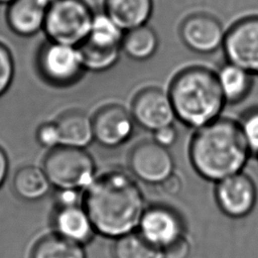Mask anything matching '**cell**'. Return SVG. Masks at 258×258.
I'll return each mask as SVG.
<instances>
[{
  "label": "cell",
  "instance_id": "13",
  "mask_svg": "<svg viewBox=\"0 0 258 258\" xmlns=\"http://www.w3.org/2000/svg\"><path fill=\"white\" fill-rule=\"evenodd\" d=\"M140 233L161 249L181 236L179 217L170 209L156 206L144 211L140 223Z\"/></svg>",
  "mask_w": 258,
  "mask_h": 258
},
{
  "label": "cell",
  "instance_id": "20",
  "mask_svg": "<svg viewBox=\"0 0 258 258\" xmlns=\"http://www.w3.org/2000/svg\"><path fill=\"white\" fill-rule=\"evenodd\" d=\"M122 51L138 61L147 60L157 50L158 37L147 24L125 31L122 40Z\"/></svg>",
  "mask_w": 258,
  "mask_h": 258
},
{
  "label": "cell",
  "instance_id": "4",
  "mask_svg": "<svg viewBox=\"0 0 258 258\" xmlns=\"http://www.w3.org/2000/svg\"><path fill=\"white\" fill-rule=\"evenodd\" d=\"M41 167L55 188L84 191L97 176L95 160L86 148L59 145L48 150Z\"/></svg>",
  "mask_w": 258,
  "mask_h": 258
},
{
  "label": "cell",
  "instance_id": "10",
  "mask_svg": "<svg viewBox=\"0 0 258 258\" xmlns=\"http://www.w3.org/2000/svg\"><path fill=\"white\" fill-rule=\"evenodd\" d=\"M183 43L198 53H212L223 46L225 31L222 23L208 12L189 14L180 24Z\"/></svg>",
  "mask_w": 258,
  "mask_h": 258
},
{
  "label": "cell",
  "instance_id": "8",
  "mask_svg": "<svg viewBox=\"0 0 258 258\" xmlns=\"http://www.w3.org/2000/svg\"><path fill=\"white\" fill-rule=\"evenodd\" d=\"M128 165L133 175L151 184H160L174 170V160L168 148L154 140L137 144L130 152Z\"/></svg>",
  "mask_w": 258,
  "mask_h": 258
},
{
  "label": "cell",
  "instance_id": "19",
  "mask_svg": "<svg viewBox=\"0 0 258 258\" xmlns=\"http://www.w3.org/2000/svg\"><path fill=\"white\" fill-rule=\"evenodd\" d=\"M12 186L20 199L37 201L48 192L51 183L42 167L27 164L21 166L15 172L12 179Z\"/></svg>",
  "mask_w": 258,
  "mask_h": 258
},
{
  "label": "cell",
  "instance_id": "28",
  "mask_svg": "<svg viewBox=\"0 0 258 258\" xmlns=\"http://www.w3.org/2000/svg\"><path fill=\"white\" fill-rule=\"evenodd\" d=\"M54 202L56 208L82 206L84 191L73 188H55Z\"/></svg>",
  "mask_w": 258,
  "mask_h": 258
},
{
  "label": "cell",
  "instance_id": "27",
  "mask_svg": "<svg viewBox=\"0 0 258 258\" xmlns=\"http://www.w3.org/2000/svg\"><path fill=\"white\" fill-rule=\"evenodd\" d=\"M35 139L40 146L48 150L61 145L60 134L55 121L41 123L35 131Z\"/></svg>",
  "mask_w": 258,
  "mask_h": 258
},
{
  "label": "cell",
  "instance_id": "33",
  "mask_svg": "<svg viewBox=\"0 0 258 258\" xmlns=\"http://www.w3.org/2000/svg\"><path fill=\"white\" fill-rule=\"evenodd\" d=\"M14 0H0V4H5V5H9L10 3H12Z\"/></svg>",
  "mask_w": 258,
  "mask_h": 258
},
{
  "label": "cell",
  "instance_id": "24",
  "mask_svg": "<svg viewBox=\"0 0 258 258\" xmlns=\"http://www.w3.org/2000/svg\"><path fill=\"white\" fill-rule=\"evenodd\" d=\"M125 31L104 11L95 12L88 37L90 42L105 47H121ZM85 39V40H86Z\"/></svg>",
  "mask_w": 258,
  "mask_h": 258
},
{
  "label": "cell",
  "instance_id": "22",
  "mask_svg": "<svg viewBox=\"0 0 258 258\" xmlns=\"http://www.w3.org/2000/svg\"><path fill=\"white\" fill-rule=\"evenodd\" d=\"M31 258H86V253L82 244L55 234L40 239Z\"/></svg>",
  "mask_w": 258,
  "mask_h": 258
},
{
  "label": "cell",
  "instance_id": "6",
  "mask_svg": "<svg viewBox=\"0 0 258 258\" xmlns=\"http://www.w3.org/2000/svg\"><path fill=\"white\" fill-rule=\"evenodd\" d=\"M36 68L44 82L58 88L76 84L86 72L78 46L50 40L40 45Z\"/></svg>",
  "mask_w": 258,
  "mask_h": 258
},
{
  "label": "cell",
  "instance_id": "17",
  "mask_svg": "<svg viewBox=\"0 0 258 258\" xmlns=\"http://www.w3.org/2000/svg\"><path fill=\"white\" fill-rule=\"evenodd\" d=\"M53 224L58 235L80 244L90 241L95 231L83 205L56 208Z\"/></svg>",
  "mask_w": 258,
  "mask_h": 258
},
{
  "label": "cell",
  "instance_id": "30",
  "mask_svg": "<svg viewBox=\"0 0 258 258\" xmlns=\"http://www.w3.org/2000/svg\"><path fill=\"white\" fill-rule=\"evenodd\" d=\"M177 136V130L173 124L161 127L153 132L154 141L165 148L172 146L176 142Z\"/></svg>",
  "mask_w": 258,
  "mask_h": 258
},
{
  "label": "cell",
  "instance_id": "26",
  "mask_svg": "<svg viewBox=\"0 0 258 258\" xmlns=\"http://www.w3.org/2000/svg\"><path fill=\"white\" fill-rule=\"evenodd\" d=\"M239 123L251 153L258 155V110L246 114Z\"/></svg>",
  "mask_w": 258,
  "mask_h": 258
},
{
  "label": "cell",
  "instance_id": "5",
  "mask_svg": "<svg viewBox=\"0 0 258 258\" xmlns=\"http://www.w3.org/2000/svg\"><path fill=\"white\" fill-rule=\"evenodd\" d=\"M94 15L86 0H54L47 9L42 30L47 40L79 46L90 33Z\"/></svg>",
  "mask_w": 258,
  "mask_h": 258
},
{
  "label": "cell",
  "instance_id": "16",
  "mask_svg": "<svg viewBox=\"0 0 258 258\" xmlns=\"http://www.w3.org/2000/svg\"><path fill=\"white\" fill-rule=\"evenodd\" d=\"M61 145L86 148L94 139L92 117L80 110L62 112L55 120Z\"/></svg>",
  "mask_w": 258,
  "mask_h": 258
},
{
  "label": "cell",
  "instance_id": "7",
  "mask_svg": "<svg viewBox=\"0 0 258 258\" xmlns=\"http://www.w3.org/2000/svg\"><path fill=\"white\" fill-rule=\"evenodd\" d=\"M223 50L228 62L258 74V14L235 22L226 32Z\"/></svg>",
  "mask_w": 258,
  "mask_h": 258
},
{
  "label": "cell",
  "instance_id": "3",
  "mask_svg": "<svg viewBox=\"0 0 258 258\" xmlns=\"http://www.w3.org/2000/svg\"><path fill=\"white\" fill-rule=\"evenodd\" d=\"M168 96L175 118L195 129L219 119L226 104L217 75L201 67L179 72L171 81Z\"/></svg>",
  "mask_w": 258,
  "mask_h": 258
},
{
  "label": "cell",
  "instance_id": "2",
  "mask_svg": "<svg viewBox=\"0 0 258 258\" xmlns=\"http://www.w3.org/2000/svg\"><path fill=\"white\" fill-rule=\"evenodd\" d=\"M250 154L240 123L227 118L197 129L188 148L194 169L214 182L242 172Z\"/></svg>",
  "mask_w": 258,
  "mask_h": 258
},
{
  "label": "cell",
  "instance_id": "15",
  "mask_svg": "<svg viewBox=\"0 0 258 258\" xmlns=\"http://www.w3.org/2000/svg\"><path fill=\"white\" fill-rule=\"evenodd\" d=\"M103 11L124 31L147 24L154 12L153 0H103Z\"/></svg>",
  "mask_w": 258,
  "mask_h": 258
},
{
  "label": "cell",
  "instance_id": "31",
  "mask_svg": "<svg viewBox=\"0 0 258 258\" xmlns=\"http://www.w3.org/2000/svg\"><path fill=\"white\" fill-rule=\"evenodd\" d=\"M162 190L169 196H176L182 188V181L178 175L174 172L166 177L160 184Z\"/></svg>",
  "mask_w": 258,
  "mask_h": 258
},
{
  "label": "cell",
  "instance_id": "21",
  "mask_svg": "<svg viewBox=\"0 0 258 258\" xmlns=\"http://www.w3.org/2000/svg\"><path fill=\"white\" fill-rule=\"evenodd\" d=\"M113 253L115 258H163L162 249L140 232H130L118 237Z\"/></svg>",
  "mask_w": 258,
  "mask_h": 258
},
{
  "label": "cell",
  "instance_id": "23",
  "mask_svg": "<svg viewBox=\"0 0 258 258\" xmlns=\"http://www.w3.org/2000/svg\"><path fill=\"white\" fill-rule=\"evenodd\" d=\"M86 71L101 73L113 68L122 52V47H105L84 40L78 46Z\"/></svg>",
  "mask_w": 258,
  "mask_h": 258
},
{
  "label": "cell",
  "instance_id": "25",
  "mask_svg": "<svg viewBox=\"0 0 258 258\" xmlns=\"http://www.w3.org/2000/svg\"><path fill=\"white\" fill-rule=\"evenodd\" d=\"M15 74V64L12 52L0 41V97L11 87Z\"/></svg>",
  "mask_w": 258,
  "mask_h": 258
},
{
  "label": "cell",
  "instance_id": "1",
  "mask_svg": "<svg viewBox=\"0 0 258 258\" xmlns=\"http://www.w3.org/2000/svg\"><path fill=\"white\" fill-rule=\"evenodd\" d=\"M83 207L95 231L118 238L139 226L145 211L144 197L127 173L108 170L95 177L84 190Z\"/></svg>",
  "mask_w": 258,
  "mask_h": 258
},
{
  "label": "cell",
  "instance_id": "12",
  "mask_svg": "<svg viewBox=\"0 0 258 258\" xmlns=\"http://www.w3.org/2000/svg\"><path fill=\"white\" fill-rule=\"evenodd\" d=\"M256 198L255 183L243 171L217 182V203L230 217L241 218L248 215L255 206Z\"/></svg>",
  "mask_w": 258,
  "mask_h": 258
},
{
  "label": "cell",
  "instance_id": "14",
  "mask_svg": "<svg viewBox=\"0 0 258 258\" xmlns=\"http://www.w3.org/2000/svg\"><path fill=\"white\" fill-rule=\"evenodd\" d=\"M54 0H14L7 5L6 21L17 35L30 37L43 29L47 9Z\"/></svg>",
  "mask_w": 258,
  "mask_h": 258
},
{
  "label": "cell",
  "instance_id": "18",
  "mask_svg": "<svg viewBox=\"0 0 258 258\" xmlns=\"http://www.w3.org/2000/svg\"><path fill=\"white\" fill-rule=\"evenodd\" d=\"M216 75L226 103L243 101L252 89L253 75L231 62L227 61Z\"/></svg>",
  "mask_w": 258,
  "mask_h": 258
},
{
  "label": "cell",
  "instance_id": "32",
  "mask_svg": "<svg viewBox=\"0 0 258 258\" xmlns=\"http://www.w3.org/2000/svg\"><path fill=\"white\" fill-rule=\"evenodd\" d=\"M9 171V158L3 147L0 146V187L5 182Z\"/></svg>",
  "mask_w": 258,
  "mask_h": 258
},
{
  "label": "cell",
  "instance_id": "29",
  "mask_svg": "<svg viewBox=\"0 0 258 258\" xmlns=\"http://www.w3.org/2000/svg\"><path fill=\"white\" fill-rule=\"evenodd\" d=\"M189 253V243L182 236L162 248L163 258H186Z\"/></svg>",
  "mask_w": 258,
  "mask_h": 258
},
{
  "label": "cell",
  "instance_id": "9",
  "mask_svg": "<svg viewBox=\"0 0 258 258\" xmlns=\"http://www.w3.org/2000/svg\"><path fill=\"white\" fill-rule=\"evenodd\" d=\"M94 139L106 148H116L132 136L135 121L123 106L111 104L100 108L92 117Z\"/></svg>",
  "mask_w": 258,
  "mask_h": 258
},
{
  "label": "cell",
  "instance_id": "11",
  "mask_svg": "<svg viewBox=\"0 0 258 258\" xmlns=\"http://www.w3.org/2000/svg\"><path fill=\"white\" fill-rule=\"evenodd\" d=\"M131 115L135 123L152 132L173 124L176 119L168 93L156 88L145 89L135 96Z\"/></svg>",
  "mask_w": 258,
  "mask_h": 258
}]
</instances>
